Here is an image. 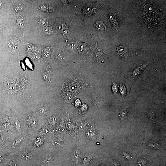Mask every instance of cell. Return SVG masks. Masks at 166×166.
I'll return each instance as SVG.
<instances>
[{
	"label": "cell",
	"instance_id": "6da1fadb",
	"mask_svg": "<svg viewBox=\"0 0 166 166\" xmlns=\"http://www.w3.org/2000/svg\"><path fill=\"white\" fill-rule=\"evenodd\" d=\"M5 85L7 89L11 92L15 90V83L12 79L10 78L7 79L5 81Z\"/></svg>",
	"mask_w": 166,
	"mask_h": 166
},
{
	"label": "cell",
	"instance_id": "7a4b0ae2",
	"mask_svg": "<svg viewBox=\"0 0 166 166\" xmlns=\"http://www.w3.org/2000/svg\"><path fill=\"white\" fill-rule=\"evenodd\" d=\"M117 51L118 54L123 57H126L127 56L128 50L124 46H120L117 48Z\"/></svg>",
	"mask_w": 166,
	"mask_h": 166
},
{
	"label": "cell",
	"instance_id": "3957f363",
	"mask_svg": "<svg viewBox=\"0 0 166 166\" xmlns=\"http://www.w3.org/2000/svg\"><path fill=\"white\" fill-rule=\"evenodd\" d=\"M149 63H146L143 65L140 66L134 69L133 72V75L135 77L137 76L140 74V73L146 68V67L149 64Z\"/></svg>",
	"mask_w": 166,
	"mask_h": 166
},
{
	"label": "cell",
	"instance_id": "277c9868",
	"mask_svg": "<svg viewBox=\"0 0 166 166\" xmlns=\"http://www.w3.org/2000/svg\"><path fill=\"white\" fill-rule=\"evenodd\" d=\"M97 23L96 27L97 30H103L106 28L105 24H104L102 22H98Z\"/></svg>",
	"mask_w": 166,
	"mask_h": 166
},
{
	"label": "cell",
	"instance_id": "5b68a950",
	"mask_svg": "<svg viewBox=\"0 0 166 166\" xmlns=\"http://www.w3.org/2000/svg\"><path fill=\"white\" fill-rule=\"evenodd\" d=\"M22 158L25 160H29L31 159L32 157V155L28 152H25L23 153L22 155Z\"/></svg>",
	"mask_w": 166,
	"mask_h": 166
},
{
	"label": "cell",
	"instance_id": "8992f818",
	"mask_svg": "<svg viewBox=\"0 0 166 166\" xmlns=\"http://www.w3.org/2000/svg\"><path fill=\"white\" fill-rule=\"evenodd\" d=\"M17 22L18 27L20 28H24L25 26V24L23 20L21 18H18L17 19Z\"/></svg>",
	"mask_w": 166,
	"mask_h": 166
},
{
	"label": "cell",
	"instance_id": "52a82bcc",
	"mask_svg": "<svg viewBox=\"0 0 166 166\" xmlns=\"http://www.w3.org/2000/svg\"><path fill=\"white\" fill-rule=\"evenodd\" d=\"M2 128L5 130H8L10 129L11 126L9 123H5L3 124L1 126Z\"/></svg>",
	"mask_w": 166,
	"mask_h": 166
},
{
	"label": "cell",
	"instance_id": "ba28073f",
	"mask_svg": "<svg viewBox=\"0 0 166 166\" xmlns=\"http://www.w3.org/2000/svg\"><path fill=\"white\" fill-rule=\"evenodd\" d=\"M30 125L32 127L36 128L38 125V121L35 118L32 119L30 122Z\"/></svg>",
	"mask_w": 166,
	"mask_h": 166
},
{
	"label": "cell",
	"instance_id": "9c48e42d",
	"mask_svg": "<svg viewBox=\"0 0 166 166\" xmlns=\"http://www.w3.org/2000/svg\"><path fill=\"white\" fill-rule=\"evenodd\" d=\"M12 47L11 48V50L12 52H15L18 50V48H19L18 46L16 44H13V43H12Z\"/></svg>",
	"mask_w": 166,
	"mask_h": 166
},
{
	"label": "cell",
	"instance_id": "30bf717a",
	"mask_svg": "<svg viewBox=\"0 0 166 166\" xmlns=\"http://www.w3.org/2000/svg\"><path fill=\"white\" fill-rule=\"evenodd\" d=\"M41 133L42 134L44 135H48L50 133V130L48 128H45L42 129Z\"/></svg>",
	"mask_w": 166,
	"mask_h": 166
},
{
	"label": "cell",
	"instance_id": "8fae6325",
	"mask_svg": "<svg viewBox=\"0 0 166 166\" xmlns=\"http://www.w3.org/2000/svg\"><path fill=\"white\" fill-rule=\"evenodd\" d=\"M24 139V137H19L18 138L15 142L14 144L15 145H18L21 144Z\"/></svg>",
	"mask_w": 166,
	"mask_h": 166
},
{
	"label": "cell",
	"instance_id": "7c38bea8",
	"mask_svg": "<svg viewBox=\"0 0 166 166\" xmlns=\"http://www.w3.org/2000/svg\"><path fill=\"white\" fill-rule=\"evenodd\" d=\"M24 6L23 5L21 4H19L17 6L16 8L15 9L16 11H20L23 10L24 9Z\"/></svg>",
	"mask_w": 166,
	"mask_h": 166
},
{
	"label": "cell",
	"instance_id": "4fadbf2b",
	"mask_svg": "<svg viewBox=\"0 0 166 166\" xmlns=\"http://www.w3.org/2000/svg\"><path fill=\"white\" fill-rule=\"evenodd\" d=\"M58 121V119L55 117H53L51 118L50 120V123L51 124H54Z\"/></svg>",
	"mask_w": 166,
	"mask_h": 166
},
{
	"label": "cell",
	"instance_id": "5bb4252c",
	"mask_svg": "<svg viewBox=\"0 0 166 166\" xmlns=\"http://www.w3.org/2000/svg\"><path fill=\"white\" fill-rule=\"evenodd\" d=\"M14 124L16 128L18 130H19L20 128V123L19 121L18 120H15V121Z\"/></svg>",
	"mask_w": 166,
	"mask_h": 166
},
{
	"label": "cell",
	"instance_id": "9a60e30c",
	"mask_svg": "<svg viewBox=\"0 0 166 166\" xmlns=\"http://www.w3.org/2000/svg\"><path fill=\"white\" fill-rule=\"evenodd\" d=\"M53 158L51 157H48L45 158L43 160V162L45 163L50 162L52 160Z\"/></svg>",
	"mask_w": 166,
	"mask_h": 166
},
{
	"label": "cell",
	"instance_id": "2e32d148",
	"mask_svg": "<svg viewBox=\"0 0 166 166\" xmlns=\"http://www.w3.org/2000/svg\"><path fill=\"white\" fill-rule=\"evenodd\" d=\"M57 130L58 132L61 133H64L65 132V129L64 127L62 126H60L58 127Z\"/></svg>",
	"mask_w": 166,
	"mask_h": 166
},
{
	"label": "cell",
	"instance_id": "e0dca14e",
	"mask_svg": "<svg viewBox=\"0 0 166 166\" xmlns=\"http://www.w3.org/2000/svg\"><path fill=\"white\" fill-rule=\"evenodd\" d=\"M52 30V28L50 27L46 26L44 29V31L45 33H49Z\"/></svg>",
	"mask_w": 166,
	"mask_h": 166
},
{
	"label": "cell",
	"instance_id": "ac0fdd59",
	"mask_svg": "<svg viewBox=\"0 0 166 166\" xmlns=\"http://www.w3.org/2000/svg\"><path fill=\"white\" fill-rule=\"evenodd\" d=\"M53 145L55 146H59L61 145L60 142L57 141H52Z\"/></svg>",
	"mask_w": 166,
	"mask_h": 166
},
{
	"label": "cell",
	"instance_id": "d6986e66",
	"mask_svg": "<svg viewBox=\"0 0 166 166\" xmlns=\"http://www.w3.org/2000/svg\"><path fill=\"white\" fill-rule=\"evenodd\" d=\"M41 9H42V8L43 9V10L45 11H49V7L47 5H43L42 6H41L40 7Z\"/></svg>",
	"mask_w": 166,
	"mask_h": 166
},
{
	"label": "cell",
	"instance_id": "ffe728a7",
	"mask_svg": "<svg viewBox=\"0 0 166 166\" xmlns=\"http://www.w3.org/2000/svg\"><path fill=\"white\" fill-rule=\"evenodd\" d=\"M18 164L15 161H12L11 162L10 166H18Z\"/></svg>",
	"mask_w": 166,
	"mask_h": 166
},
{
	"label": "cell",
	"instance_id": "44dd1931",
	"mask_svg": "<svg viewBox=\"0 0 166 166\" xmlns=\"http://www.w3.org/2000/svg\"><path fill=\"white\" fill-rule=\"evenodd\" d=\"M79 153L78 152H76L74 153V158L75 159H78L79 156H80L79 155Z\"/></svg>",
	"mask_w": 166,
	"mask_h": 166
},
{
	"label": "cell",
	"instance_id": "7402d4cb",
	"mask_svg": "<svg viewBox=\"0 0 166 166\" xmlns=\"http://www.w3.org/2000/svg\"><path fill=\"white\" fill-rule=\"evenodd\" d=\"M66 98H66V100H68V101H71L72 99V96L71 95H70V94H68V95H66Z\"/></svg>",
	"mask_w": 166,
	"mask_h": 166
},
{
	"label": "cell",
	"instance_id": "603a6c76",
	"mask_svg": "<svg viewBox=\"0 0 166 166\" xmlns=\"http://www.w3.org/2000/svg\"><path fill=\"white\" fill-rule=\"evenodd\" d=\"M75 104L76 107H79L81 105L80 101L79 100H77L76 101H75Z\"/></svg>",
	"mask_w": 166,
	"mask_h": 166
},
{
	"label": "cell",
	"instance_id": "cb8c5ba5",
	"mask_svg": "<svg viewBox=\"0 0 166 166\" xmlns=\"http://www.w3.org/2000/svg\"><path fill=\"white\" fill-rule=\"evenodd\" d=\"M57 56L59 59L63 60V56L61 55V54L60 53H57Z\"/></svg>",
	"mask_w": 166,
	"mask_h": 166
},
{
	"label": "cell",
	"instance_id": "d4e9b609",
	"mask_svg": "<svg viewBox=\"0 0 166 166\" xmlns=\"http://www.w3.org/2000/svg\"><path fill=\"white\" fill-rule=\"evenodd\" d=\"M47 19H46V18H43V19H41V23L43 24V25L45 24L46 23H47Z\"/></svg>",
	"mask_w": 166,
	"mask_h": 166
},
{
	"label": "cell",
	"instance_id": "484cf974",
	"mask_svg": "<svg viewBox=\"0 0 166 166\" xmlns=\"http://www.w3.org/2000/svg\"><path fill=\"white\" fill-rule=\"evenodd\" d=\"M120 88V91L122 93H123V94L125 91V87H123V86H122Z\"/></svg>",
	"mask_w": 166,
	"mask_h": 166
},
{
	"label": "cell",
	"instance_id": "4316f807",
	"mask_svg": "<svg viewBox=\"0 0 166 166\" xmlns=\"http://www.w3.org/2000/svg\"><path fill=\"white\" fill-rule=\"evenodd\" d=\"M113 90L114 92H116L117 91V86H116V85H114L113 86Z\"/></svg>",
	"mask_w": 166,
	"mask_h": 166
},
{
	"label": "cell",
	"instance_id": "83f0119b",
	"mask_svg": "<svg viewBox=\"0 0 166 166\" xmlns=\"http://www.w3.org/2000/svg\"><path fill=\"white\" fill-rule=\"evenodd\" d=\"M3 139V137L2 135L1 134H0V141L2 140Z\"/></svg>",
	"mask_w": 166,
	"mask_h": 166
},
{
	"label": "cell",
	"instance_id": "f1b7e54d",
	"mask_svg": "<svg viewBox=\"0 0 166 166\" xmlns=\"http://www.w3.org/2000/svg\"><path fill=\"white\" fill-rule=\"evenodd\" d=\"M99 166H105L104 165H100Z\"/></svg>",
	"mask_w": 166,
	"mask_h": 166
}]
</instances>
